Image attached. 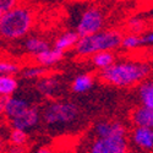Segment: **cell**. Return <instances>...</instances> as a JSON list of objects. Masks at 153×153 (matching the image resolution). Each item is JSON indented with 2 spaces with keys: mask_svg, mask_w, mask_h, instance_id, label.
<instances>
[{
  "mask_svg": "<svg viewBox=\"0 0 153 153\" xmlns=\"http://www.w3.org/2000/svg\"><path fill=\"white\" fill-rule=\"evenodd\" d=\"M79 34L76 33V31H72V30H69V31H65L64 33H61L54 42V48L61 50V52L65 53L66 50H70L72 49L76 43L79 41Z\"/></svg>",
  "mask_w": 153,
  "mask_h": 153,
  "instance_id": "cell-16",
  "label": "cell"
},
{
  "mask_svg": "<svg viewBox=\"0 0 153 153\" xmlns=\"http://www.w3.org/2000/svg\"><path fill=\"white\" fill-rule=\"evenodd\" d=\"M17 4H19V0H0V11L6 12L12 7H15Z\"/></svg>",
  "mask_w": 153,
  "mask_h": 153,
  "instance_id": "cell-26",
  "label": "cell"
},
{
  "mask_svg": "<svg viewBox=\"0 0 153 153\" xmlns=\"http://www.w3.org/2000/svg\"><path fill=\"white\" fill-rule=\"evenodd\" d=\"M9 153H26V148L25 146H14L11 145L9 148Z\"/></svg>",
  "mask_w": 153,
  "mask_h": 153,
  "instance_id": "cell-27",
  "label": "cell"
},
{
  "mask_svg": "<svg viewBox=\"0 0 153 153\" xmlns=\"http://www.w3.org/2000/svg\"><path fill=\"white\" fill-rule=\"evenodd\" d=\"M120 47L126 49V50H135L142 47V42H141V36L136 34V33H130L127 36H123L121 38V43Z\"/></svg>",
  "mask_w": 153,
  "mask_h": 153,
  "instance_id": "cell-21",
  "label": "cell"
},
{
  "mask_svg": "<svg viewBox=\"0 0 153 153\" xmlns=\"http://www.w3.org/2000/svg\"><path fill=\"white\" fill-rule=\"evenodd\" d=\"M33 153H53V151L49 147H39V148H37Z\"/></svg>",
  "mask_w": 153,
  "mask_h": 153,
  "instance_id": "cell-28",
  "label": "cell"
},
{
  "mask_svg": "<svg viewBox=\"0 0 153 153\" xmlns=\"http://www.w3.org/2000/svg\"><path fill=\"white\" fill-rule=\"evenodd\" d=\"M146 27H147V22L146 20H143L142 17H132L129 20V22H127V28H129L130 33H142L146 31Z\"/></svg>",
  "mask_w": 153,
  "mask_h": 153,
  "instance_id": "cell-23",
  "label": "cell"
},
{
  "mask_svg": "<svg viewBox=\"0 0 153 153\" xmlns=\"http://www.w3.org/2000/svg\"><path fill=\"white\" fill-rule=\"evenodd\" d=\"M131 141L137 148L151 153L153 149V129L134 126V130L131 131Z\"/></svg>",
  "mask_w": 153,
  "mask_h": 153,
  "instance_id": "cell-10",
  "label": "cell"
},
{
  "mask_svg": "<svg viewBox=\"0 0 153 153\" xmlns=\"http://www.w3.org/2000/svg\"><path fill=\"white\" fill-rule=\"evenodd\" d=\"M93 136L97 138H109V137H126V126L118 120H100L96 123L93 127Z\"/></svg>",
  "mask_w": 153,
  "mask_h": 153,
  "instance_id": "cell-8",
  "label": "cell"
},
{
  "mask_svg": "<svg viewBox=\"0 0 153 153\" xmlns=\"http://www.w3.org/2000/svg\"><path fill=\"white\" fill-rule=\"evenodd\" d=\"M41 123V109L37 105H31L27 110H25L19 117L10 120V125L12 129L22 130L28 132L34 130Z\"/></svg>",
  "mask_w": 153,
  "mask_h": 153,
  "instance_id": "cell-7",
  "label": "cell"
},
{
  "mask_svg": "<svg viewBox=\"0 0 153 153\" xmlns=\"http://www.w3.org/2000/svg\"><path fill=\"white\" fill-rule=\"evenodd\" d=\"M34 26V12L27 5L17 4L3 12L0 17V37L5 41H17L27 37Z\"/></svg>",
  "mask_w": 153,
  "mask_h": 153,
  "instance_id": "cell-2",
  "label": "cell"
},
{
  "mask_svg": "<svg viewBox=\"0 0 153 153\" xmlns=\"http://www.w3.org/2000/svg\"><path fill=\"white\" fill-rule=\"evenodd\" d=\"M9 141H10V145H14V146H25L28 141V135L27 132H25L22 130L12 129L9 136Z\"/></svg>",
  "mask_w": 153,
  "mask_h": 153,
  "instance_id": "cell-22",
  "label": "cell"
},
{
  "mask_svg": "<svg viewBox=\"0 0 153 153\" xmlns=\"http://www.w3.org/2000/svg\"><path fill=\"white\" fill-rule=\"evenodd\" d=\"M79 105L70 100H49L41 109V121L48 127H65L79 119Z\"/></svg>",
  "mask_w": 153,
  "mask_h": 153,
  "instance_id": "cell-4",
  "label": "cell"
},
{
  "mask_svg": "<svg viewBox=\"0 0 153 153\" xmlns=\"http://www.w3.org/2000/svg\"><path fill=\"white\" fill-rule=\"evenodd\" d=\"M31 105V102L22 97L10 96L3 98V115H5L6 119L11 120L19 117L25 110H27Z\"/></svg>",
  "mask_w": 153,
  "mask_h": 153,
  "instance_id": "cell-9",
  "label": "cell"
},
{
  "mask_svg": "<svg viewBox=\"0 0 153 153\" xmlns=\"http://www.w3.org/2000/svg\"><path fill=\"white\" fill-rule=\"evenodd\" d=\"M1 15H3V12H1V11H0V17H1Z\"/></svg>",
  "mask_w": 153,
  "mask_h": 153,
  "instance_id": "cell-31",
  "label": "cell"
},
{
  "mask_svg": "<svg viewBox=\"0 0 153 153\" xmlns=\"http://www.w3.org/2000/svg\"><path fill=\"white\" fill-rule=\"evenodd\" d=\"M3 98L4 97H0V117L3 115Z\"/></svg>",
  "mask_w": 153,
  "mask_h": 153,
  "instance_id": "cell-29",
  "label": "cell"
},
{
  "mask_svg": "<svg viewBox=\"0 0 153 153\" xmlns=\"http://www.w3.org/2000/svg\"><path fill=\"white\" fill-rule=\"evenodd\" d=\"M64 54L65 53L61 52V50H59L54 47H50L47 50H44V52L36 55L34 59H36L37 65H41L45 69H49V68L56 65V64H59L62 60Z\"/></svg>",
  "mask_w": 153,
  "mask_h": 153,
  "instance_id": "cell-12",
  "label": "cell"
},
{
  "mask_svg": "<svg viewBox=\"0 0 153 153\" xmlns=\"http://www.w3.org/2000/svg\"><path fill=\"white\" fill-rule=\"evenodd\" d=\"M90 58H91V64L99 71L107 69L117 60V56L113 52H99L91 55Z\"/></svg>",
  "mask_w": 153,
  "mask_h": 153,
  "instance_id": "cell-19",
  "label": "cell"
},
{
  "mask_svg": "<svg viewBox=\"0 0 153 153\" xmlns=\"http://www.w3.org/2000/svg\"><path fill=\"white\" fill-rule=\"evenodd\" d=\"M141 36L142 47H152L153 45V32L152 31H145Z\"/></svg>",
  "mask_w": 153,
  "mask_h": 153,
  "instance_id": "cell-25",
  "label": "cell"
},
{
  "mask_svg": "<svg viewBox=\"0 0 153 153\" xmlns=\"http://www.w3.org/2000/svg\"><path fill=\"white\" fill-rule=\"evenodd\" d=\"M36 88L37 92L39 93L42 97L47 98V99H52L54 98L59 91H60V80L56 77V76H43V77L36 80Z\"/></svg>",
  "mask_w": 153,
  "mask_h": 153,
  "instance_id": "cell-11",
  "label": "cell"
},
{
  "mask_svg": "<svg viewBox=\"0 0 153 153\" xmlns=\"http://www.w3.org/2000/svg\"><path fill=\"white\" fill-rule=\"evenodd\" d=\"M131 123L138 127H153V109L145 105L136 107L131 113Z\"/></svg>",
  "mask_w": 153,
  "mask_h": 153,
  "instance_id": "cell-13",
  "label": "cell"
},
{
  "mask_svg": "<svg viewBox=\"0 0 153 153\" xmlns=\"http://www.w3.org/2000/svg\"><path fill=\"white\" fill-rule=\"evenodd\" d=\"M87 153H129V142L126 137H94L87 148Z\"/></svg>",
  "mask_w": 153,
  "mask_h": 153,
  "instance_id": "cell-6",
  "label": "cell"
},
{
  "mask_svg": "<svg viewBox=\"0 0 153 153\" xmlns=\"http://www.w3.org/2000/svg\"><path fill=\"white\" fill-rule=\"evenodd\" d=\"M23 48L26 50V53L36 56L39 53L44 52L48 48H50V43L43 37L39 36H30L27 37L23 42Z\"/></svg>",
  "mask_w": 153,
  "mask_h": 153,
  "instance_id": "cell-14",
  "label": "cell"
},
{
  "mask_svg": "<svg viewBox=\"0 0 153 153\" xmlns=\"http://www.w3.org/2000/svg\"><path fill=\"white\" fill-rule=\"evenodd\" d=\"M104 25L105 17L103 11L98 6H88L82 11L75 31L79 37H85L104 30Z\"/></svg>",
  "mask_w": 153,
  "mask_h": 153,
  "instance_id": "cell-5",
  "label": "cell"
},
{
  "mask_svg": "<svg viewBox=\"0 0 153 153\" xmlns=\"http://www.w3.org/2000/svg\"><path fill=\"white\" fill-rule=\"evenodd\" d=\"M1 149H3V138L0 136V152H1Z\"/></svg>",
  "mask_w": 153,
  "mask_h": 153,
  "instance_id": "cell-30",
  "label": "cell"
},
{
  "mask_svg": "<svg viewBox=\"0 0 153 153\" xmlns=\"http://www.w3.org/2000/svg\"><path fill=\"white\" fill-rule=\"evenodd\" d=\"M138 98L141 105L153 109V82L152 80H145L137 85Z\"/></svg>",
  "mask_w": 153,
  "mask_h": 153,
  "instance_id": "cell-17",
  "label": "cell"
},
{
  "mask_svg": "<svg viewBox=\"0 0 153 153\" xmlns=\"http://www.w3.org/2000/svg\"><path fill=\"white\" fill-rule=\"evenodd\" d=\"M48 69L41 66V65H36V66H28L23 70H20L21 76L25 80H38L47 75Z\"/></svg>",
  "mask_w": 153,
  "mask_h": 153,
  "instance_id": "cell-20",
  "label": "cell"
},
{
  "mask_svg": "<svg viewBox=\"0 0 153 153\" xmlns=\"http://www.w3.org/2000/svg\"><path fill=\"white\" fill-rule=\"evenodd\" d=\"M20 72V66L10 60H0V76L1 75H16Z\"/></svg>",
  "mask_w": 153,
  "mask_h": 153,
  "instance_id": "cell-24",
  "label": "cell"
},
{
  "mask_svg": "<svg viewBox=\"0 0 153 153\" xmlns=\"http://www.w3.org/2000/svg\"><path fill=\"white\" fill-rule=\"evenodd\" d=\"M94 85V77L91 74L77 75L71 82V91L76 94H83L92 90Z\"/></svg>",
  "mask_w": 153,
  "mask_h": 153,
  "instance_id": "cell-15",
  "label": "cell"
},
{
  "mask_svg": "<svg viewBox=\"0 0 153 153\" xmlns=\"http://www.w3.org/2000/svg\"><path fill=\"white\" fill-rule=\"evenodd\" d=\"M152 72L148 61L141 60H115L110 66L99 71V79L107 85L127 88L147 80Z\"/></svg>",
  "mask_w": 153,
  "mask_h": 153,
  "instance_id": "cell-1",
  "label": "cell"
},
{
  "mask_svg": "<svg viewBox=\"0 0 153 153\" xmlns=\"http://www.w3.org/2000/svg\"><path fill=\"white\" fill-rule=\"evenodd\" d=\"M123 34L118 30H102L97 33L80 37L74 47L79 56L88 58L99 52H114L120 48Z\"/></svg>",
  "mask_w": 153,
  "mask_h": 153,
  "instance_id": "cell-3",
  "label": "cell"
},
{
  "mask_svg": "<svg viewBox=\"0 0 153 153\" xmlns=\"http://www.w3.org/2000/svg\"><path fill=\"white\" fill-rule=\"evenodd\" d=\"M19 88V81L15 75H1L0 76V97L14 96Z\"/></svg>",
  "mask_w": 153,
  "mask_h": 153,
  "instance_id": "cell-18",
  "label": "cell"
}]
</instances>
